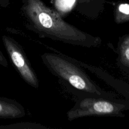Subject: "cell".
I'll use <instances>...</instances> for the list:
<instances>
[{"label":"cell","instance_id":"4","mask_svg":"<svg viewBox=\"0 0 129 129\" xmlns=\"http://www.w3.org/2000/svg\"><path fill=\"white\" fill-rule=\"evenodd\" d=\"M2 41L13 65L21 79L32 88L39 89V80L23 47L8 35H3Z\"/></svg>","mask_w":129,"mask_h":129},{"label":"cell","instance_id":"3","mask_svg":"<svg viewBox=\"0 0 129 129\" xmlns=\"http://www.w3.org/2000/svg\"><path fill=\"white\" fill-rule=\"evenodd\" d=\"M129 110V100L104 98L96 96L78 98L73 108L67 112L69 121L86 117H124L123 112Z\"/></svg>","mask_w":129,"mask_h":129},{"label":"cell","instance_id":"2","mask_svg":"<svg viewBox=\"0 0 129 129\" xmlns=\"http://www.w3.org/2000/svg\"><path fill=\"white\" fill-rule=\"evenodd\" d=\"M40 57L44 65L53 75L74 89L96 96L116 98L115 94L97 85L75 59L61 53H44Z\"/></svg>","mask_w":129,"mask_h":129},{"label":"cell","instance_id":"12","mask_svg":"<svg viewBox=\"0 0 129 129\" xmlns=\"http://www.w3.org/2000/svg\"><path fill=\"white\" fill-rule=\"evenodd\" d=\"M10 0H0V7L6 8L10 5Z\"/></svg>","mask_w":129,"mask_h":129},{"label":"cell","instance_id":"1","mask_svg":"<svg viewBox=\"0 0 129 129\" xmlns=\"http://www.w3.org/2000/svg\"><path fill=\"white\" fill-rule=\"evenodd\" d=\"M25 26L40 38L82 47H98L102 40L66 22L55 10L42 0H21Z\"/></svg>","mask_w":129,"mask_h":129},{"label":"cell","instance_id":"9","mask_svg":"<svg viewBox=\"0 0 129 129\" xmlns=\"http://www.w3.org/2000/svg\"><path fill=\"white\" fill-rule=\"evenodd\" d=\"M75 3L76 0H54L55 10L61 15L62 17L64 16V13L68 12L71 9L74 8Z\"/></svg>","mask_w":129,"mask_h":129},{"label":"cell","instance_id":"7","mask_svg":"<svg viewBox=\"0 0 129 129\" xmlns=\"http://www.w3.org/2000/svg\"><path fill=\"white\" fill-rule=\"evenodd\" d=\"M117 65L129 77V34L120 37L117 43Z\"/></svg>","mask_w":129,"mask_h":129},{"label":"cell","instance_id":"10","mask_svg":"<svg viewBox=\"0 0 129 129\" xmlns=\"http://www.w3.org/2000/svg\"><path fill=\"white\" fill-rule=\"evenodd\" d=\"M108 79L112 86L114 87L118 91L122 93L127 98V99L129 100V84L112 78Z\"/></svg>","mask_w":129,"mask_h":129},{"label":"cell","instance_id":"6","mask_svg":"<svg viewBox=\"0 0 129 129\" xmlns=\"http://www.w3.org/2000/svg\"><path fill=\"white\" fill-rule=\"evenodd\" d=\"M24 107L16 100L0 97V118L16 119L25 117Z\"/></svg>","mask_w":129,"mask_h":129},{"label":"cell","instance_id":"11","mask_svg":"<svg viewBox=\"0 0 129 129\" xmlns=\"http://www.w3.org/2000/svg\"><path fill=\"white\" fill-rule=\"evenodd\" d=\"M0 66L5 67V68H7L8 66V62L7 59L5 57L3 53L1 52V50H0Z\"/></svg>","mask_w":129,"mask_h":129},{"label":"cell","instance_id":"8","mask_svg":"<svg viewBox=\"0 0 129 129\" xmlns=\"http://www.w3.org/2000/svg\"><path fill=\"white\" fill-rule=\"evenodd\" d=\"M114 21L117 24H123L129 21V3L118 2L113 10Z\"/></svg>","mask_w":129,"mask_h":129},{"label":"cell","instance_id":"5","mask_svg":"<svg viewBox=\"0 0 129 129\" xmlns=\"http://www.w3.org/2000/svg\"><path fill=\"white\" fill-rule=\"evenodd\" d=\"M105 3V0H76L74 8L84 17L96 20L104 11Z\"/></svg>","mask_w":129,"mask_h":129}]
</instances>
